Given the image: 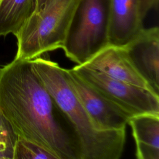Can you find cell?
<instances>
[{
    "label": "cell",
    "instance_id": "obj_3",
    "mask_svg": "<svg viewBox=\"0 0 159 159\" xmlns=\"http://www.w3.org/2000/svg\"><path fill=\"white\" fill-rule=\"evenodd\" d=\"M81 0H47L15 35V59L32 60L63 48Z\"/></svg>",
    "mask_w": 159,
    "mask_h": 159
},
{
    "label": "cell",
    "instance_id": "obj_14",
    "mask_svg": "<svg viewBox=\"0 0 159 159\" xmlns=\"http://www.w3.org/2000/svg\"><path fill=\"white\" fill-rule=\"evenodd\" d=\"M140 11L143 19L148 14V12L153 8L157 7L158 0H140Z\"/></svg>",
    "mask_w": 159,
    "mask_h": 159
},
{
    "label": "cell",
    "instance_id": "obj_16",
    "mask_svg": "<svg viewBox=\"0 0 159 159\" xmlns=\"http://www.w3.org/2000/svg\"><path fill=\"white\" fill-rule=\"evenodd\" d=\"M0 70H1V68H0Z\"/></svg>",
    "mask_w": 159,
    "mask_h": 159
},
{
    "label": "cell",
    "instance_id": "obj_12",
    "mask_svg": "<svg viewBox=\"0 0 159 159\" xmlns=\"http://www.w3.org/2000/svg\"><path fill=\"white\" fill-rule=\"evenodd\" d=\"M14 159H58V158L43 147L18 137L14 147Z\"/></svg>",
    "mask_w": 159,
    "mask_h": 159
},
{
    "label": "cell",
    "instance_id": "obj_5",
    "mask_svg": "<svg viewBox=\"0 0 159 159\" xmlns=\"http://www.w3.org/2000/svg\"><path fill=\"white\" fill-rule=\"evenodd\" d=\"M73 71L99 94L130 117L143 114H159V94L99 71L76 65Z\"/></svg>",
    "mask_w": 159,
    "mask_h": 159
},
{
    "label": "cell",
    "instance_id": "obj_7",
    "mask_svg": "<svg viewBox=\"0 0 159 159\" xmlns=\"http://www.w3.org/2000/svg\"><path fill=\"white\" fill-rule=\"evenodd\" d=\"M81 65L156 93L137 70L124 47L107 44Z\"/></svg>",
    "mask_w": 159,
    "mask_h": 159
},
{
    "label": "cell",
    "instance_id": "obj_1",
    "mask_svg": "<svg viewBox=\"0 0 159 159\" xmlns=\"http://www.w3.org/2000/svg\"><path fill=\"white\" fill-rule=\"evenodd\" d=\"M57 106L30 60L14 59L0 70V111L19 137L37 143L58 159H80L75 137L61 125Z\"/></svg>",
    "mask_w": 159,
    "mask_h": 159
},
{
    "label": "cell",
    "instance_id": "obj_11",
    "mask_svg": "<svg viewBox=\"0 0 159 159\" xmlns=\"http://www.w3.org/2000/svg\"><path fill=\"white\" fill-rule=\"evenodd\" d=\"M34 9V0H0V37L15 35Z\"/></svg>",
    "mask_w": 159,
    "mask_h": 159
},
{
    "label": "cell",
    "instance_id": "obj_15",
    "mask_svg": "<svg viewBox=\"0 0 159 159\" xmlns=\"http://www.w3.org/2000/svg\"><path fill=\"white\" fill-rule=\"evenodd\" d=\"M47 0H34V10L39 9L41 7Z\"/></svg>",
    "mask_w": 159,
    "mask_h": 159
},
{
    "label": "cell",
    "instance_id": "obj_9",
    "mask_svg": "<svg viewBox=\"0 0 159 159\" xmlns=\"http://www.w3.org/2000/svg\"><path fill=\"white\" fill-rule=\"evenodd\" d=\"M141 75L159 94V29L143 28L124 47Z\"/></svg>",
    "mask_w": 159,
    "mask_h": 159
},
{
    "label": "cell",
    "instance_id": "obj_2",
    "mask_svg": "<svg viewBox=\"0 0 159 159\" xmlns=\"http://www.w3.org/2000/svg\"><path fill=\"white\" fill-rule=\"evenodd\" d=\"M32 68L72 127L80 159H119L125 143V129L101 130L95 127L70 87L64 68L41 56L30 60Z\"/></svg>",
    "mask_w": 159,
    "mask_h": 159
},
{
    "label": "cell",
    "instance_id": "obj_10",
    "mask_svg": "<svg viewBox=\"0 0 159 159\" xmlns=\"http://www.w3.org/2000/svg\"><path fill=\"white\" fill-rule=\"evenodd\" d=\"M135 143L137 159H159V114H143L127 123Z\"/></svg>",
    "mask_w": 159,
    "mask_h": 159
},
{
    "label": "cell",
    "instance_id": "obj_4",
    "mask_svg": "<svg viewBox=\"0 0 159 159\" xmlns=\"http://www.w3.org/2000/svg\"><path fill=\"white\" fill-rule=\"evenodd\" d=\"M107 44L104 0H81L62 48L66 57L81 65Z\"/></svg>",
    "mask_w": 159,
    "mask_h": 159
},
{
    "label": "cell",
    "instance_id": "obj_6",
    "mask_svg": "<svg viewBox=\"0 0 159 159\" xmlns=\"http://www.w3.org/2000/svg\"><path fill=\"white\" fill-rule=\"evenodd\" d=\"M66 80L96 128L101 130L125 129L130 116L109 102L83 81L72 68H64Z\"/></svg>",
    "mask_w": 159,
    "mask_h": 159
},
{
    "label": "cell",
    "instance_id": "obj_8",
    "mask_svg": "<svg viewBox=\"0 0 159 159\" xmlns=\"http://www.w3.org/2000/svg\"><path fill=\"white\" fill-rule=\"evenodd\" d=\"M140 0H109L107 6L109 44L125 47L144 28Z\"/></svg>",
    "mask_w": 159,
    "mask_h": 159
},
{
    "label": "cell",
    "instance_id": "obj_13",
    "mask_svg": "<svg viewBox=\"0 0 159 159\" xmlns=\"http://www.w3.org/2000/svg\"><path fill=\"white\" fill-rule=\"evenodd\" d=\"M17 138L11 124L0 111V159H14Z\"/></svg>",
    "mask_w": 159,
    "mask_h": 159
}]
</instances>
